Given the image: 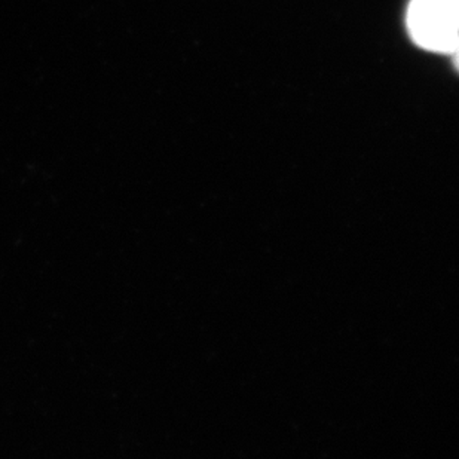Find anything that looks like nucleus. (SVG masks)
<instances>
[{
    "instance_id": "f03ea898",
    "label": "nucleus",
    "mask_w": 459,
    "mask_h": 459,
    "mask_svg": "<svg viewBox=\"0 0 459 459\" xmlns=\"http://www.w3.org/2000/svg\"><path fill=\"white\" fill-rule=\"evenodd\" d=\"M452 56H454V60H455V65L458 67L459 70V42L458 45H456L455 51L452 52Z\"/></svg>"
},
{
    "instance_id": "f257e3e1",
    "label": "nucleus",
    "mask_w": 459,
    "mask_h": 459,
    "mask_svg": "<svg viewBox=\"0 0 459 459\" xmlns=\"http://www.w3.org/2000/svg\"><path fill=\"white\" fill-rule=\"evenodd\" d=\"M408 30L420 48L452 56L459 42V0H411Z\"/></svg>"
}]
</instances>
